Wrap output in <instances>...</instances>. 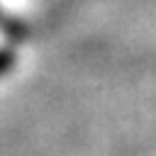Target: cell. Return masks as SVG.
Segmentation results:
<instances>
[{
  "mask_svg": "<svg viewBox=\"0 0 156 156\" xmlns=\"http://www.w3.org/2000/svg\"><path fill=\"white\" fill-rule=\"evenodd\" d=\"M10 63H12V58H10L7 54H0V73H2V71H5Z\"/></svg>",
  "mask_w": 156,
  "mask_h": 156,
  "instance_id": "6da1fadb",
  "label": "cell"
}]
</instances>
